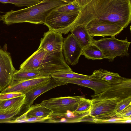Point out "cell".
I'll list each match as a JSON object with an SVG mask.
<instances>
[{
  "instance_id": "obj_1",
  "label": "cell",
  "mask_w": 131,
  "mask_h": 131,
  "mask_svg": "<svg viewBox=\"0 0 131 131\" xmlns=\"http://www.w3.org/2000/svg\"><path fill=\"white\" fill-rule=\"evenodd\" d=\"M95 20L117 24L126 28L131 22V1L92 0L81 8L73 28Z\"/></svg>"
},
{
  "instance_id": "obj_2",
  "label": "cell",
  "mask_w": 131,
  "mask_h": 131,
  "mask_svg": "<svg viewBox=\"0 0 131 131\" xmlns=\"http://www.w3.org/2000/svg\"><path fill=\"white\" fill-rule=\"evenodd\" d=\"M67 3L59 0H42L32 6L14 10L3 15V21L7 25L23 23L43 24L47 16L56 8Z\"/></svg>"
},
{
  "instance_id": "obj_3",
  "label": "cell",
  "mask_w": 131,
  "mask_h": 131,
  "mask_svg": "<svg viewBox=\"0 0 131 131\" xmlns=\"http://www.w3.org/2000/svg\"><path fill=\"white\" fill-rule=\"evenodd\" d=\"M20 69L37 70L46 77L61 71L72 70L66 63L62 51L50 52L38 48L20 65Z\"/></svg>"
},
{
  "instance_id": "obj_4",
  "label": "cell",
  "mask_w": 131,
  "mask_h": 131,
  "mask_svg": "<svg viewBox=\"0 0 131 131\" xmlns=\"http://www.w3.org/2000/svg\"><path fill=\"white\" fill-rule=\"evenodd\" d=\"M92 42L101 50L106 58L110 61H113L116 57H128L129 56L128 49L130 42L127 38L119 40L113 36L98 40L93 38Z\"/></svg>"
},
{
  "instance_id": "obj_5",
  "label": "cell",
  "mask_w": 131,
  "mask_h": 131,
  "mask_svg": "<svg viewBox=\"0 0 131 131\" xmlns=\"http://www.w3.org/2000/svg\"><path fill=\"white\" fill-rule=\"evenodd\" d=\"M82 97L65 96L52 98L43 100L41 103L52 112L49 116L52 119L68 115L76 109L78 103Z\"/></svg>"
},
{
  "instance_id": "obj_6",
  "label": "cell",
  "mask_w": 131,
  "mask_h": 131,
  "mask_svg": "<svg viewBox=\"0 0 131 131\" xmlns=\"http://www.w3.org/2000/svg\"><path fill=\"white\" fill-rule=\"evenodd\" d=\"M79 12L62 13L53 9L47 16L43 24L48 27L49 30L67 34L73 28Z\"/></svg>"
},
{
  "instance_id": "obj_7",
  "label": "cell",
  "mask_w": 131,
  "mask_h": 131,
  "mask_svg": "<svg viewBox=\"0 0 131 131\" xmlns=\"http://www.w3.org/2000/svg\"><path fill=\"white\" fill-rule=\"evenodd\" d=\"M91 100L89 115L96 120V123L116 117V106L121 100L117 99L97 98H93Z\"/></svg>"
},
{
  "instance_id": "obj_8",
  "label": "cell",
  "mask_w": 131,
  "mask_h": 131,
  "mask_svg": "<svg viewBox=\"0 0 131 131\" xmlns=\"http://www.w3.org/2000/svg\"><path fill=\"white\" fill-rule=\"evenodd\" d=\"M131 96V79L123 77L112 84L103 92L91 97L99 99H117L121 100Z\"/></svg>"
},
{
  "instance_id": "obj_9",
  "label": "cell",
  "mask_w": 131,
  "mask_h": 131,
  "mask_svg": "<svg viewBox=\"0 0 131 131\" xmlns=\"http://www.w3.org/2000/svg\"><path fill=\"white\" fill-rule=\"evenodd\" d=\"M86 27L89 34L92 37L95 36H115L118 35L124 28L117 24L96 20L88 23Z\"/></svg>"
},
{
  "instance_id": "obj_10",
  "label": "cell",
  "mask_w": 131,
  "mask_h": 131,
  "mask_svg": "<svg viewBox=\"0 0 131 131\" xmlns=\"http://www.w3.org/2000/svg\"><path fill=\"white\" fill-rule=\"evenodd\" d=\"M10 53L0 48V91L4 90L12 82V76L16 71Z\"/></svg>"
},
{
  "instance_id": "obj_11",
  "label": "cell",
  "mask_w": 131,
  "mask_h": 131,
  "mask_svg": "<svg viewBox=\"0 0 131 131\" xmlns=\"http://www.w3.org/2000/svg\"><path fill=\"white\" fill-rule=\"evenodd\" d=\"M82 49L77 39L71 34L68 35L64 39L62 52L67 64L73 66L78 63L79 58L82 55Z\"/></svg>"
},
{
  "instance_id": "obj_12",
  "label": "cell",
  "mask_w": 131,
  "mask_h": 131,
  "mask_svg": "<svg viewBox=\"0 0 131 131\" xmlns=\"http://www.w3.org/2000/svg\"><path fill=\"white\" fill-rule=\"evenodd\" d=\"M67 84L51 77L50 79L36 86L25 94L23 106L27 110L32 105L36 99L41 94L57 86Z\"/></svg>"
},
{
  "instance_id": "obj_13",
  "label": "cell",
  "mask_w": 131,
  "mask_h": 131,
  "mask_svg": "<svg viewBox=\"0 0 131 131\" xmlns=\"http://www.w3.org/2000/svg\"><path fill=\"white\" fill-rule=\"evenodd\" d=\"M51 78L50 76L23 81H13L1 92H19L25 94Z\"/></svg>"
},
{
  "instance_id": "obj_14",
  "label": "cell",
  "mask_w": 131,
  "mask_h": 131,
  "mask_svg": "<svg viewBox=\"0 0 131 131\" xmlns=\"http://www.w3.org/2000/svg\"><path fill=\"white\" fill-rule=\"evenodd\" d=\"M63 40L62 34L49 30L44 33L38 48H41L50 52H60L62 51Z\"/></svg>"
},
{
  "instance_id": "obj_15",
  "label": "cell",
  "mask_w": 131,
  "mask_h": 131,
  "mask_svg": "<svg viewBox=\"0 0 131 131\" xmlns=\"http://www.w3.org/2000/svg\"><path fill=\"white\" fill-rule=\"evenodd\" d=\"M67 84H77L90 88L93 90L96 95L105 91L110 85L108 83L94 77L91 79H56Z\"/></svg>"
},
{
  "instance_id": "obj_16",
  "label": "cell",
  "mask_w": 131,
  "mask_h": 131,
  "mask_svg": "<svg viewBox=\"0 0 131 131\" xmlns=\"http://www.w3.org/2000/svg\"><path fill=\"white\" fill-rule=\"evenodd\" d=\"M52 113L49 109L41 103L32 105L25 113L15 120L14 123H21L26 119L33 117H47Z\"/></svg>"
},
{
  "instance_id": "obj_17",
  "label": "cell",
  "mask_w": 131,
  "mask_h": 131,
  "mask_svg": "<svg viewBox=\"0 0 131 131\" xmlns=\"http://www.w3.org/2000/svg\"><path fill=\"white\" fill-rule=\"evenodd\" d=\"M86 26L84 24L78 25L70 31L82 48L91 43L93 38L89 34Z\"/></svg>"
},
{
  "instance_id": "obj_18",
  "label": "cell",
  "mask_w": 131,
  "mask_h": 131,
  "mask_svg": "<svg viewBox=\"0 0 131 131\" xmlns=\"http://www.w3.org/2000/svg\"><path fill=\"white\" fill-rule=\"evenodd\" d=\"M94 78L112 84L121 79L123 77L117 73L112 72L100 69L94 70L92 75Z\"/></svg>"
},
{
  "instance_id": "obj_19",
  "label": "cell",
  "mask_w": 131,
  "mask_h": 131,
  "mask_svg": "<svg viewBox=\"0 0 131 131\" xmlns=\"http://www.w3.org/2000/svg\"><path fill=\"white\" fill-rule=\"evenodd\" d=\"M46 77H47L38 70L19 69L16 70L13 74L12 81H23Z\"/></svg>"
},
{
  "instance_id": "obj_20",
  "label": "cell",
  "mask_w": 131,
  "mask_h": 131,
  "mask_svg": "<svg viewBox=\"0 0 131 131\" xmlns=\"http://www.w3.org/2000/svg\"><path fill=\"white\" fill-rule=\"evenodd\" d=\"M82 55L86 59L93 60L106 58L101 50L92 42L83 48Z\"/></svg>"
},
{
  "instance_id": "obj_21",
  "label": "cell",
  "mask_w": 131,
  "mask_h": 131,
  "mask_svg": "<svg viewBox=\"0 0 131 131\" xmlns=\"http://www.w3.org/2000/svg\"><path fill=\"white\" fill-rule=\"evenodd\" d=\"M25 95L10 99L0 101V113L9 111L11 110L23 105Z\"/></svg>"
},
{
  "instance_id": "obj_22",
  "label": "cell",
  "mask_w": 131,
  "mask_h": 131,
  "mask_svg": "<svg viewBox=\"0 0 131 131\" xmlns=\"http://www.w3.org/2000/svg\"><path fill=\"white\" fill-rule=\"evenodd\" d=\"M51 76L56 79H91L93 77L92 75H88L79 74L72 70L59 71L53 74Z\"/></svg>"
},
{
  "instance_id": "obj_23",
  "label": "cell",
  "mask_w": 131,
  "mask_h": 131,
  "mask_svg": "<svg viewBox=\"0 0 131 131\" xmlns=\"http://www.w3.org/2000/svg\"><path fill=\"white\" fill-rule=\"evenodd\" d=\"M23 106L0 113V123H14L16 118L21 115L20 112Z\"/></svg>"
},
{
  "instance_id": "obj_24",
  "label": "cell",
  "mask_w": 131,
  "mask_h": 131,
  "mask_svg": "<svg viewBox=\"0 0 131 131\" xmlns=\"http://www.w3.org/2000/svg\"><path fill=\"white\" fill-rule=\"evenodd\" d=\"M91 105V100L82 97L78 103L77 108L73 112L75 116L89 112Z\"/></svg>"
},
{
  "instance_id": "obj_25",
  "label": "cell",
  "mask_w": 131,
  "mask_h": 131,
  "mask_svg": "<svg viewBox=\"0 0 131 131\" xmlns=\"http://www.w3.org/2000/svg\"><path fill=\"white\" fill-rule=\"evenodd\" d=\"M81 7L75 1L60 6L54 9L55 11L62 13H71L79 11Z\"/></svg>"
},
{
  "instance_id": "obj_26",
  "label": "cell",
  "mask_w": 131,
  "mask_h": 131,
  "mask_svg": "<svg viewBox=\"0 0 131 131\" xmlns=\"http://www.w3.org/2000/svg\"><path fill=\"white\" fill-rule=\"evenodd\" d=\"M41 1L40 0H0V2L11 4L18 7H28L37 4Z\"/></svg>"
},
{
  "instance_id": "obj_27",
  "label": "cell",
  "mask_w": 131,
  "mask_h": 131,
  "mask_svg": "<svg viewBox=\"0 0 131 131\" xmlns=\"http://www.w3.org/2000/svg\"><path fill=\"white\" fill-rule=\"evenodd\" d=\"M131 104V96L123 99L117 104L116 108V114L119 113L129 105Z\"/></svg>"
},
{
  "instance_id": "obj_28",
  "label": "cell",
  "mask_w": 131,
  "mask_h": 131,
  "mask_svg": "<svg viewBox=\"0 0 131 131\" xmlns=\"http://www.w3.org/2000/svg\"><path fill=\"white\" fill-rule=\"evenodd\" d=\"M24 94L19 92H10L0 93V101L10 99L20 96Z\"/></svg>"
},
{
  "instance_id": "obj_29",
  "label": "cell",
  "mask_w": 131,
  "mask_h": 131,
  "mask_svg": "<svg viewBox=\"0 0 131 131\" xmlns=\"http://www.w3.org/2000/svg\"><path fill=\"white\" fill-rule=\"evenodd\" d=\"M131 119V116L128 117H114L107 120L101 121H98V123H122L123 121Z\"/></svg>"
},
{
  "instance_id": "obj_30",
  "label": "cell",
  "mask_w": 131,
  "mask_h": 131,
  "mask_svg": "<svg viewBox=\"0 0 131 131\" xmlns=\"http://www.w3.org/2000/svg\"><path fill=\"white\" fill-rule=\"evenodd\" d=\"M116 116L119 118L131 116V104L129 105L120 112L117 113Z\"/></svg>"
},
{
  "instance_id": "obj_31",
  "label": "cell",
  "mask_w": 131,
  "mask_h": 131,
  "mask_svg": "<svg viewBox=\"0 0 131 131\" xmlns=\"http://www.w3.org/2000/svg\"><path fill=\"white\" fill-rule=\"evenodd\" d=\"M50 119L52 118L50 116L44 118L33 117L26 119L23 122H43L46 120Z\"/></svg>"
},
{
  "instance_id": "obj_32",
  "label": "cell",
  "mask_w": 131,
  "mask_h": 131,
  "mask_svg": "<svg viewBox=\"0 0 131 131\" xmlns=\"http://www.w3.org/2000/svg\"><path fill=\"white\" fill-rule=\"evenodd\" d=\"M92 0H75L79 5L81 7H83Z\"/></svg>"
},
{
  "instance_id": "obj_33",
  "label": "cell",
  "mask_w": 131,
  "mask_h": 131,
  "mask_svg": "<svg viewBox=\"0 0 131 131\" xmlns=\"http://www.w3.org/2000/svg\"><path fill=\"white\" fill-rule=\"evenodd\" d=\"M63 1L67 3L72 2L74 1L75 0H59Z\"/></svg>"
},
{
  "instance_id": "obj_34",
  "label": "cell",
  "mask_w": 131,
  "mask_h": 131,
  "mask_svg": "<svg viewBox=\"0 0 131 131\" xmlns=\"http://www.w3.org/2000/svg\"><path fill=\"white\" fill-rule=\"evenodd\" d=\"M0 13H3L1 11H0ZM3 15H0V21L2 20L3 21Z\"/></svg>"
},
{
  "instance_id": "obj_35",
  "label": "cell",
  "mask_w": 131,
  "mask_h": 131,
  "mask_svg": "<svg viewBox=\"0 0 131 131\" xmlns=\"http://www.w3.org/2000/svg\"><path fill=\"white\" fill-rule=\"evenodd\" d=\"M130 1H131V0H130Z\"/></svg>"
}]
</instances>
